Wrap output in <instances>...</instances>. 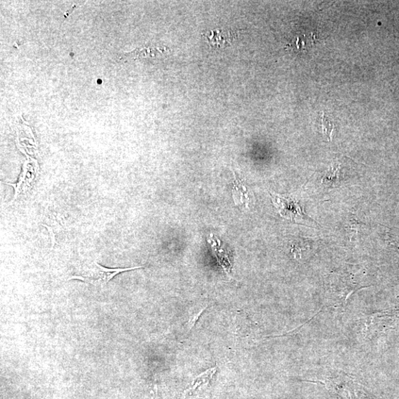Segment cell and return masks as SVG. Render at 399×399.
<instances>
[{
  "label": "cell",
  "instance_id": "2",
  "mask_svg": "<svg viewBox=\"0 0 399 399\" xmlns=\"http://www.w3.org/2000/svg\"><path fill=\"white\" fill-rule=\"evenodd\" d=\"M396 318L395 311H381L366 318L364 332L366 337L372 338L389 328Z\"/></svg>",
  "mask_w": 399,
  "mask_h": 399
},
{
  "label": "cell",
  "instance_id": "8",
  "mask_svg": "<svg viewBox=\"0 0 399 399\" xmlns=\"http://www.w3.org/2000/svg\"><path fill=\"white\" fill-rule=\"evenodd\" d=\"M212 45L223 47L233 40L231 33L224 30H212L204 35Z\"/></svg>",
  "mask_w": 399,
  "mask_h": 399
},
{
  "label": "cell",
  "instance_id": "1",
  "mask_svg": "<svg viewBox=\"0 0 399 399\" xmlns=\"http://www.w3.org/2000/svg\"><path fill=\"white\" fill-rule=\"evenodd\" d=\"M142 266L126 269H108L94 262L93 267L84 276H74L71 279H77L83 282H90L94 285L105 286L116 275L125 272L141 269Z\"/></svg>",
  "mask_w": 399,
  "mask_h": 399
},
{
  "label": "cell",
  "instance_id": "6",
  "mask_svg": "<svg viewBox=\"0 0 399 399\" xmlns=\"http://www.w3.org/2000/svg\"><path fill=\"white\" fill-rule=\"evenodd\" d=\"M170 50L166 47H149L143 49H137L130 53L126 54L124 57L126 59H141L146 58H158L163 57L165 54H168Z\"/></svg>",
  "mask_w": 399,
  "mask_h": 399
},
{
  "label": "cell",
  "instance_id": "5",
  "mask_svg": "<svg viewBox=\"0 0 399 399\" xmlns=\"http://www.w3.org/2000/svg\"><path fill=\"white\" fill-rule=\"evenodd\" d=\"M234 186L232 189L233 199L236 206H244L248 209L249 204L252 202L253 194L245 185V182L234 173Z\"/></svg>",
  "mask_w": 399,
  "mask_h": 399
},
{
  "label": "cell",
  "instance_id": "11",
  "mask_svg": "<svg viewBox=\"0 0 399 399\" xmlns=\"http://www.w3.org/2000/svg\"><path fill=\"white\" fill-rule=\"evenodd\" d=\"M206 309H207V307L204 308L202 311H200L196 313H193V315L192 316V317L190 318V319L188 322V327H189L188 335L190 334L191 330L193 329L195 323H197V321L199 320L200 317H201L202 314L203 313V312Z\"/></svg>",
  "mask_w": 399,
  "mask_h": 399
},
{
  "label": "cell",
  "instance_id": "10",
  "mask_svg": "<svg viewBox=\"0 0 399 399\" xmlns=\"http://www.w3.org/2000/svg\"><path fill=\"white\" fill-rule=\"evenodd\" d=\"M322 126L323 129L324 135H325V137L328 138L329 141H331L332 132V130L335 129V126L329 120L325 113H323V115Z\"/></svg>",
  "mask_w": 399,
  "mask_h": 399
},
{
  "label": "cell",
  "instance_id": "7",
  "mask_svg": "<svg viewBox=\"0 0 399 399\" xmlns=\"http://www.w3.org/2000/svg\"><path fill=\"white\" fill-rule=\"evenodd\" d=\"M208 243L212 245L213 252L224 271L229 274L231 269V264L228 254L224 251V248L221 247L220 240L216 238L213 234H211L208 238Z\"/></svg>",
  "mask_w": 399,
  "mask_h": 399
},
{
  "label": "cell",
  "instance_id": "9",
  "mask_svg": "<svg viewBox=\"0 0 399 399\" xmlns=\"http://www.w3.org/2000/svg\"><path fill=\"white\" fill-rule=\"evenodd\" d=\"M216 371H217V367L208 369L205 372L195 377L194 381L192 382L191 387L185 391V393L195 391L198 388L209 385L212 376L215 374Z\"/></svg>",
  "mask_w": 399,
  "mask_h": 399
},
{
  "label": "cell",
  "instance_id": "4",
  "mask_svg": "<svg viewBox=\"0 0 399 399\" xmlns=\"http://www.w3.org/2000/svg\"><path fill=\"white\" fill-rule=\"evenodd\" d=\"M271 195L274 204L277 207L282 217L295 221L304 218L301 207L292 200L272 193H271Z\"/></svg>",
  "mask_w": 399,
  "mask_h": 399
},
{
  "label": "cell",
  "instance_id": "3",
  "mask_svg": "<svg viewBox=\"0 0 399 399\" xmlns=\"http://www.w3.org/2000/svg\"><path fill=\"white\" fill-rule=\"evenodd\" d=\"M330 290L340 299V302L345 306L347 299L356 291L364 288L358 282H354L350 277L341 274H335L330 279Z\"/></svg>",
  "mask_w": 399,
  "mask_h": 399
}]
</instances>
